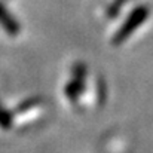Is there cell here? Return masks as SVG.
<instances>
[{
  "instance_id": "cell-1",
  "label": "cell",
  "mask_w": 153,
  "mask_h": 153,
  "mask_svg": "<svg viewBox=\"0 0 153 153\" xmlns=\"http://www.w3.org/2000/svg\"><path fill=\"white\" fill-rule=\"evenodd\" d=\"M150 15V7L147 4H140L137 7L132 9V12L128 15V18L122 22V25L117 28L116 34L111 39L113 45H120L123 43L126 39L131 37V34L144 24V21L147 19V16Z\"/></svg>"
},
{
  "instance_id": "cell-2",
  "label": "cell",
  "mask_w": 153,
  "mask_h": 153,
  "mask_svg": "<svg viewBox=\"0 0 153 153\" xmlns=\"http://www.w3.org/2000/svg\"><path fill=\"white\" fill-rule=\"evenodd\" d=\"M0 27L4 30L7 36H12V37L21 33V24L1 1H0Z\"/></svg>"
},
{
  "instance_id": "cell-3",
  "label": "cell",
  "mask_w": 153,
  "mask_h": 153,
  "mask_svg": "<svg viewBox=\"0 0 153 153\" xmlns=\"http://www.w3.org/2000/svg\"><path fill=\"white\" fill-rule=\"evenodd\" d=\"M83 89H85V79H76V77H73V80L65 86V95L71 101H74V100H77L82 95Z\"/></svg>"
},
{
  "instance_id": "cell-4",
  "label": "cell",
  "mask_w": 153,
  "mask_h": 153,
  "mask_svg": "<svg viewBox=\"0 0 153 153\" xmlns=\"http://www.w3.org/2000/svg\"><path fill=\"white\" fill-rule=\"evenodd\" d=\"M12 119H13V114H12V113L4 111V110H0V126H1V128H4V129L10 128Z\"/></svg>"
},
{
  "instance_id": "cell-5",
  "label": "cell",
  "mask_w": 153,
  "mask_h": 153,
  "mask_svg": "<svg viewBox=\"0 0 153 153\" xmlns=\"http://www.w3.org/2000/svg\"><path fill=\"white\" fill-rule=\"evenodd\" d=\"M36 104L34 100H28V101H25L24 104H21V105H18V108H16V111H25L27 108H31L33 105Z\"/></svg>"
}]
</instances>
